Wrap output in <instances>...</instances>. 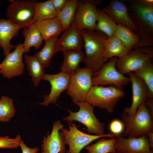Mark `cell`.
Here are the masks:
<instances>
[{"label": "cell", "mask_w": 153, "mask_h": 153, "mask_svg": "<svg viewBox=\"0 0 153 153\" xmlns=\"http://www.w3.org/2000/svg\"><path fill=\"white\" fill-rule=\"evenodd\" d=\"M102 9L110 16L117 24L125 26L134 31H138L137 27L130 16L128 8L122 1L112 0Z\"/></svg>", "instance_id": "obj_18"}, {"label": "cell", "mask_w": 153, "mask_h": 153, "mask_svg": "<svg viewBox=\"0 0 153 153\" xmlns=\"http://www.w3.org/2000/svg\"><path fill=\"white\" fill-rule=\"evenodd\" d=\"M84 49L83 62L93 72L99 70L106 61L104 56L107 36L103 32L87 29L81 30Z\"/></svg>", "instance_id": "obj_1"}, {"label": "cell", "mask_w": 153, "mask_h": 153, "mask_svg": "<svg viewBox=\"0 0 153 153\" xmlns=\"http://www.w3.org/2000/svg\"><path fill=\"white\" fill-rule=\"evenodd\" d=\"M20 146L22 151V153H37L39 150V148L37 147L33 148L28 147L22 139L21 141Z\"/></svg>", "instance_id": "obj_36"}, {"label": "cell", "mask_w": 153, "mask_h": 153, "mask_svg": "<svg viewBox=\"0 0 153 153\" xmlns=\"http://www.w3.org/2000/svg\"><path fill=\"white\" fill-rule=\"evenodd\" d=\"M22 34L25 40L23 43L24 53L28 52L32 47L38 49L43 40L42 35L34 22L23 28Z\"/></svg>", "instance_id": "obj_23"}, {"label": "cell", "mask_w": 153, "mask_h": 153, "mask_svg": "<svg viewBox=\"0 0 153 153\" xmlns=\"http://www.w3.org/2000/svg\"><path fill=\"white\" fill-rule=\"evenodd\" d=\"M148 137L149 143L151 148H153V133L151 132L149 133L147 135Z\"/></svg>", "instance_id": "obj_38"}, {"label": "cell", "mask_w": 153, "mask_h": 153, "mask_svg": "<svg viewBox=\"0 0 153 153\" xmlns=\"http://www.w3.org/2000/svg\"><path fill=\"white\" fill-rule=\"evenodd\" d=\"M131 19L140 32L153 36V0H127Z\"/></svg>", "instance_id": "obj_4"}, {"label": "cell", "mask_w": 153, "mask_h": 153, "mask_svg": "<svg viewBox=\"0 0 153 153\" xmlns=\"http://www.w3.org/2000/svg\"><path fill=\"white\" fill-rule=\"evenodd\" d=\"M15 113L12 99L7 96H2L0 99V121L8 122Z\"/></svg>", "instance_id": "obj_32"}, {"label": "cell", "mask_w": 153, "mask_h": 153, "mask_svg": "<svg viewBox=\"0 0 153 153\" xmlns=\"http://www.w3.org/2000/svg\"><path fill=\"white\" fill-rule=\"evenodd\" d=\"M1 73V70L0 69V74Z\"/></svg>", "instance_id": "obj_39"}, {"label": "cell", "mask_w": 153, "mask_h": 153, "mask_svg": "<svg viewBox=\"0 0 153 153\" xmlns=\"http://www.w3.org/2000/svg\"><path fill=\"white\" fill-rule=\"evenodd\" d=\"M57 12L62 10L65 7L68 0H50Z\"/></svg>", "instance_id": "obj_35"}, {"label": "cell", "mask_w": 153, "mask_h": 153, "mask_svg": "<svg viewBox=\"0 0 153 153\" xmlns=\"http://www.w3.org/2000/svg\"><path fill=\"white\" fill-rule=\"evenodd\" d=\"M64 60L61 67V71L70 75L80 67L79 65L83 61L85 56L82 50H67L62 51Z\"/></svg>", "instance_id": "obj_21"}, {"label": "cell", "mask_w": 153, "mask_h": 153, "mask_svg": "<svg viewBox=\"0 0 153 153\" xmlns=\"http://www.w3.org/2000/svg\"><path fill=\"white\" fill-rule=\"evenodd\" d=\"M14 50L6 56L0 63V69L3 76L8 79L20 75L24 73V64L22 56L23 43L15 46Z\"/></svg>", "instance_id": "obj_13"}, {"label": "cell", "mask_w": 153, "mask_h": 153, "mask_svg": "<svg viewBox=\"0 0 153 153\" xmlns=\"http://www.w3.org/2000/svg\"><path fill=\"white\" fill-rule=\"evenodd\" d=\"M87 153H89V152H87Z\"/></svg>", "instance_id": "obj_40"}, {"label": "cell", "mask_w": 153, "mask_h": 153, "mask_svg": "<svg viewBox=\"0 0 153 153\" xmlns=\"http://www.w3.org/2000/svg\"><path fill=\"white\" fill-rule=\"evenodd\" d=\"M1 5L0 4V6Z\"/></svg>", "instance_id": "obj_41"}, {"label": "cell", "mask_w": 153, "mask_h": 153, "mask_svg": "<svg viewBox=\"0 0 153 153\" xmlns=\"http://www.w3.org/2000/svg\"><path fill=\"white\" fill-rule=\"evenodd\" d=\"M146 101L145 104L151 114L153 115V98H149Z\"/></svg>", "instance_id": "obj_37"}, {"label": "cell", "mask_w": 153, "mask_h": 153, "mask_svg": "<svg viewBox=\"0 0 153 153\" xmlns=\"http://www.w3.org/2000/svg\"><path fill=\"white\" fill-rule=\"evenodd\" d=\"M58 36H53L45 41L42 49L34 55L44 68L50 66L51 60L56 52V47Z\"/></svg>", "instance_id": "obj_25"}, {"label": "cell", "mask_w": 153, "mask_h": 153, "mask_svg": "<svg viewBox=\"0 0 153 153\" xmlns=\"http://www.w3.org/2000/svg\"><path fill=\"white\" fill-rule=\"evenodd\" d=\"M97 18L96 30L104 33L109 37L113 35L117 24L114 20L102 9H97Z\"/></svg>", "instance_id": "obj_27"}, {"label": "cell", "mask_w": 153, "mask_h": 153, "mask_svg": "<svg viewBox=\"0 0 153 153\" xmlns=\"http://www.w3.org/2000/svg\"><path fill=\"white\" fill-rule=\"evenodd\" d=\"M36 1L12 0L6 11L8 20L16 25L25 27L35 21V6Z\"/></svg>", "instance_id": "obj_9"}, {"label": "cell", "mask_w": 153, "mask_h": 153, "mask_svg": "<svg viewBox=\"0 0 153 153\" xmlns=\"http://www.w3.org/2000/svg\"><path fill=\"white\" fill-rule=\"evenodd\" d=\"M109 128L110 133L115 136L121 135L125 129L122 121L118 119L112 120L109 124Z\"/></svg>", "instance_id": "obj_34"}, {"label": "cell", "mask_w": 153, "mask_h": 153, "mask_svg": "<svg viewBox=\"0 0 153 153\" xmlns=\"http://www.w3.org/2000/svg\"><path fill=\"white\" fill-rule=\"evenodd\" d=\"M114 137L109 139L102 137L95 143L86 146L85 149L89 153H116Z\"/></svg>", "instance_id": "obj_30"}, {"label": "cell", "mask_w": 153, "mask_h": 153, "mask_svg": "<svg viewBox=\"0 0 153 153\" xmlns=\"http://www.w3.org/2000/svg\"><path fill=\"white\" fill-rule=\"evenodd\" d=\"M145 103L141 104L133 115H128L124 112L122 115L125 128L123 137H138L153 132V115Z\"/></svg>", "instance_id": "obj_2"}, {"label": "cell", "mask_w": 153, "mask_h": 153, "mask_svg": "<svg viewBox=\"0 0 153 153\" xmlns=\"http://www.w3.org/2000/svg\"><path fill=\"white\" fill-rule=\"evenodd\" d=\"M42 79L49 82L51 88L49 94L44 95V101L39 104L46 106L51 103L56 104L61 93L67 90L70 83V75L61 71L53 75L44 73Z\"/></svg>", "instance_id": "obj_14"}, {"label": "cell", "mask_w": 153, "mask_h": 153, "mask_svg": "<svg viewBox=\"0 0 153 153\" xmlns=\"http://www.w3.org/2000/svg\"><path fill=\"white\" fill-rule=\"evenodd\" d=\"M69 129H62L63 134L66 144L69 146L67 153H80L81 150L94 141L102 137H114L110 133L102 135L85 133L79 130L76 125L72 122L68 123Z\"/></svg>", "instance_id": "obj_7"}, {"label": "cell", "mask_w": 153, "mask_h": 153, "mask_svg": "<svg viewBox=\"0 0 153 153\" xmlns=\"http://www.w3.org/2000/svg\"><path fill=\"white\" fill-rule=\"evenodd\" d=\"M97 2L91 0L79 1L74 21L81 30H96L98 16L96 5Z\"/></svg>", "instance_id": "obj_11"}, {"label": "cell", "mask_w": 153, "mask_h": 153, "mask_svg": "<svg viewBox=\"0 0 153 153\" xmlns=\"http://www.w3.org/2000/svg\"><path fill=\"white\" fill-rule=\"evenodd\" d=\"M83 45L81 30L74 21L64 30L60 38H58L56 47L57 52L67 50H82Z\"/></svg>", "instance_id": "obj_17"}, {"label": "cell", "mask_w": 153, "mask_h": 153, "mask_svg": "<svg viewBox=\"0 0 153 153\" xmlns=\"http://www.w3.org/2000/svg\"><path fill=\"white\" fill-rule=\"evenodd\" d=\"M34 23L45 41L53 36H58L63 30L61 23L56 17L42 20H35Z\"/></svg>", "instance_id": "obj_22"}, {"label": "cell", "mask_w": 153, "mask_h": 153, "mask_svg": "<svg viewBox=\"0 0 153 153\" xmlns=\"http://www.w3.org/2000/svg\"><path fill=\"white\" fill-rule=\"evenodd\" d=\"M79 2L77 0H68L64 8L57 12L56 17L61 23L64 31L74 21Z\"/></svg>", "instance_id": "obj_28"}, {"label": "cell", "mask_w": 153, "mask_h": 153, "mask_svg": "<svg viewBox=\"0 0 153 153\" xmlns=\"http://www.w3.org/2000/svg\"><path fill=\"white\" fill-rule=\"evenodd\" d=\"M24 27L16 24L8 20L0 19V47L6 56L15 46L11 43L12 38L17 36L20 30Z\"/></svg>", "instance_id": "obj_20"}, {"label": "cell", "mask_w": 153, "mask_h": 153, "mask_svg": "<svg viewBox=\"0 0 153 153\" xmlns=\"http://www.w3.org/2000/svg\"><path fill=\"white\" fill-rule=\"evenodd\" d=\"M75 104L79 107V110L74 112L68 109L69 114L63 118L64 120L68 122L76 121L82 123L87 127L86 130L89 134L97 135L105 134L104 124L96 117L93 106L85 101Z\"/></svg>", "instance_id": "obj_5"}, {"label": "cell", "mask_w": 153, "mask_h": 153, "mask_svg": "<svg viewBox=\"0 0 153 153\" xmlns=\"http://www.w3.org/2000/svg\"><path fill=\"white\" fill-rule=\"evenodd\" d=\"M132 50L128 48L120 39L114 34L108 37L106 41L104 56L106 61L109 58L114 57L120 58L128 54Z\"/></svg>", "instance_id": "obj_24"}, {"label": "cell", "mask_w": 153, "mask_h": 153, "mask_svg": "<svg viewBox=\"0 0 153 153\" xmlns=\"http://www.w3.org/2000/svg\"><path fill=\"white\" fill-rule=\"evenodd\" d=\"M20 135H17L14 138H11L7 136L0 137V148H12L20 146L21 140Z\"/></svg>", "instance_id": "obj_33"}, {"label": "cell", "mask_w": 153, "mask_h": 153, "mask_svg": "<svg viewBox=\"0 0 153 153\" xmlns=\"http://www.w3.org/2000/svg\"><path fill=\"white\" fill-rule=\"evenodd\" d=\"M152 50L147 49L132 50L125 56L117 59L116 67L123 75L134 72L149 62L152 61Z\"/></svg>", "instance_id": "obj_10"}, {"label": "cell", "mask_w": 153, "mask_h": 153, "mask_svg": "<svg viewBox=\"0 0 153 153\" xmlns=\"http://www.w3.org/2000/svg\"><path fill=\"white\" fill-rule=\"evenodd\" d=\"M134 73L141 78L146 84L148 90L149 98H153V65L152 61L147 63Z\"/></svg>", "instance_id": "obj_31"}, {"label": "cell", "mask_w": 153, "mask_h": 153, "mask_svg": "<svg viewBox=\"0 0 153 153\" xmlns=\"http://www.w3.org/2000/svg\"><path fill=\"white\" fill-rule=\"evenodd\" d=\"M131 82L132 90L131 105L125 109L124 112L129 115H133L139 106L146 102L149 98L147 87L143 80L134 72L128 74Z\"/></svg>", "instance_id": "obj_16"}, {"label": "cell", "mask_w": 153, "mask_h": 153, "mask_svg": "<svg viewBox=\"0 0 153 153\" xmlns=\"http://www.w3.org/2000/svg\"><path fill=\"white\" fill-rule=\"evenodd\" d=\"M125 46L132 50L133 48L146 46L147 39L145 35L139 31H134L121 24H117L114 34Z\"/></svg>", "instance_id": "obj_19"}, {"label": "cell", "mask_w": 153, "mask_h": 153, "mask_svg": "<svg viewBox=\"0 0 153 153\" xmlns=\"http://www.w3.org/2000/svg\"><path fill=\"white\" fill-rule=\"evenodd\" d=\"M25 62L29 75L31 77V81L35 86H37L44 74V67L34 55H24Z\"/></svg>", "instance_id": "obj_26"}, {"label": "cell", "mask_w": 153, "mask_h": 153, "mask_svg": "<svg viewBox=\"0 0 153 153\" xmlns=\"http://www.w3.org/2000/svg\"><path fill=\"white\" fill-rule=\"evenodd\" d=\"M114 137L116 153H153L146 135L126 138L121 135Z\"/></svg>", "instance_id": "obj_12"}, {"label": "cell", "mask_w": 153, "mask_h": 153, "mask_svg": "<svg viewBox=\"0 0 153 153\" xmlns=\"http://www.w3.org/2000/svg\"><path fill=\"white\" fill-rule=\"evenodd\" d=\"M123 90L115 86H93L88 92L85 101L92 106L112 113L118 102L125 95Z\"/></svg>", "instance_id": "obj_3"}, {"label": "cell", "mask_w": 153, "mask_h": 153, "mask_svg": "<svg viewBox=\"0 0 153 153\" xmlns=\"http://www.w3.org/2000/svg\"><path fill=\"white\" fill-rule=\"evenodd\" d=\"M64 126L60 120L55 121L52 130L50 134L49 132L46 137L44 135L42 141L41 153H65L66 145L64 137L59 131Z\"/></svg>", "instance_id": "obj_15"}, {"label": "cell", "mask_w": 153, "mask_h": 153, "mask_svg": "<svg viewBox=\"0 0 153 153\" xmlns=\"http://www.w3.org/2000/svg\"><path fill=\"white\" fill-rule=\"evenodd\" d=\"M93 71L86 67H79L70 75V80L67 93L76 103L85 101L86 96L93 86Z\"/></svg>", "instance_id": "obj_8"}, {"label": "cell", "mask_w": 153, "mask_h": 153, "mask_svg": "<svg viewBox=\"0 0 153 153\" xmlns=\"http://www.w3.org/2000/svg\"><path fill=\"white\" fill-rule=\"evenodd\" d=\"M57 12L50 0L43 2L36 1L35 6V20H42L56 17Z\"/></svg>", "instance_id": "obj_29"}, {"label": "cell", "mask_w": 153, "mask_h": 153, "mask_svg": "<svg viewBox=\"0 0 153 153\" xmlns=\"http://www.w3.org/2000/svg\"><path fill=\"white\" fill-rule=\"evenodd\" d=\"M117 58H110L97 71L93 72L92 79L93 86L109 85L123 90L125 86L130 82L129 77L126 76L117 69Z\"/></svg>", "instance_id": "obj_6"}]
</instances>
